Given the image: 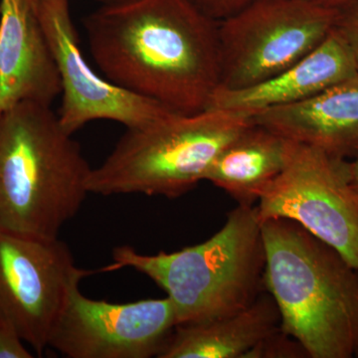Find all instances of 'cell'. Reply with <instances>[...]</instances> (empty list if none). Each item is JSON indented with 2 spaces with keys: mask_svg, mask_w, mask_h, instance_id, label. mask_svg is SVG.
<instances>
[{
  "mask_svg": "<svg viewBox=\"0 0 358 358\" xmlns=\"http://www.w3.org/2000/svg\"><path fill=\"white\" fill-rule=\"evenodd\" d=\"M83 24L110 83L178 114L207 109L220 84L218 21L189 0L101 6Z\"/></svg>",
  "mask_w": 358,
  "mask_h": 358,
  "instance_id": "6da1fadb",
  "label": "cell"
},
{
  "mask_svg": "<svg viewBox=\"0 0 358 358\" xmlns=\"http://www.w3.org/2000/svg\"><path fill=\"white\" fill-rule=\"evenodd\" d=\"M264 286L281 329L310 358L358 357V270L339 252L285 218L261 221Z\"/></svg>",
  "mask_w": 358,
  "mask_h": 358,
  "instance_id": "7a4b0ae2",
  "label": "cell"
},
{
  "mask_svg": "<svg viewBox=\"0 0 358 358\" xmlns=\"http://www.w3.org/2000/svg\"><path fill=\"white\" fill-rule=\"evenodd\" d=\"M92 167L51 106L0 115V231L54 239L90 194Z\"/></svg>",
  "mask_w": 358,
  "mask_h": 358,
  "instance_id": "3957f363",
  "label": "cell"
},
{
  "mask_svg": "<svg viewBox=\"0 0 358 358\" xmlns=\"http://www.w3.org/2000/svg\"><path fill=\"white\" fill-rule=\"evenodd\" d=\"M113 259L103 272L131 268L148 275L173 301L178 326L239 312L265 292V246L256 205L238 204L202 243L155 255L121 246Z\"/></svg>",
  "mask_w": 358,
  "mask_h": 358,
  "instance_id": "277c9868",
  "label": "cell"
},
{
  "mask_svg": "<svg viewBox=\"0 0 358 358\" xmlns=\"http://www.w3.org/2000/svg\"><path fill=\"white\" fill-rule=\"evenodd\" d=\"M253 122L245 113L206 109L192 115L171 112L127 129L109 157L92 169L89 192L182 196L205 180L223 148Z\"/></svg>",
  "mask_w": 358,
  "mask_h": 358,
  "instance_id": "5b68a950",
  "label": "cell"
},
{
  "mask_svg": "<svg viewBox=\"0 0 358 358\" xmlns=\"http://www.w3.org/2000/svg\"><path fill=\"white\" fill-rule=\"evenodd\" d=\"M338 15L303 0L250 2L218 22V88H248L299 62L327 38Z\"/></svg>",
  "mask_w": 358,
  "mask_h": 358,
  "instance_id": "8992f818",
  "label": "cell"
},
{
  "mask_svg": "<svg viewBox=\"0 0 358 358\" xmlns=\"http://www.w3.org/2000/svg\"><path fill=\"white\" fill-rule=\"evenodd\" d=\"M256 207L260 221H294L358 270V192L346 159L291 141L286 166Z\"/></svg>",
  "mask_w": 358,
  "mask_h": 358,
  "instance_id": "52a82bcc",
  "label": "cell"
},
{
  "mask_svg": "<svg viewBox=\"0 0 358 358\" xmlns=\"http://www.w3.org/2000/svg\"><path fill=\"white\" fill-rule=\"evenodd\" d=\"M93 273L77 267L59 238L0 231V310L38 355L49 348L73 285Z\"/></svg>",
  "mask_w": 358,
  "mask_h": 358,
  "instance_id": "ba28073f",
  "label": "cell"
},
{
  "mask_svg": "<svg viewBox=\"0 0 358 358\" xmlns=\"http://www.w3.org/2000/svg\"><path fill=\"white\" fill-rule=\"evenodd\" d=\"M80 282L70 289L49 348L70 358L159 357L178 324L171 299L92 300Z\"/></svg>",
  "mask_w": 358,
  "mask_h": 358,
  "instance_id": "9c48e42d",
  "label": "cell"
},
{
  "mask_svg": "<svg viewBox=\"0 0 358 358\" xmlns=\"http://www.w3.org/2000/svg\"><path fill=\"white\" fill-rule=\"evenodd\" d=\"M37 10L57 65L62 89L58 115L68 133L74 134L99 120L138 128L171 112L115 86L92 69L80 46L70 0H38Z\"/></svg>",
  "mask_w": 358,
  "mask_h": 358,
  "instance_id": "30bf717a",
  "label": "cell"
},
{
  "mask_svg": "<svg viewBox=\"0 0 358 358\" xmlns=\"http://www.w3.org/2000/svg\"><path fill=\"white\" fill-rule=\"evenodd\" d=\"M38 0H0V115L17 103L52 106L61 81Z\"/></svg>",
  "mask_w": 358,
  "mask_h": 358,
  "instance_id": "8fae6325",
  "label": "cell"
},
{
  "mask_svg": "<svg viewBox=\"0 0 358 358\" xmlns=\"http://www.w3.org/2000/svg\"><path fill=\"white\" fill-rule=\"evenodd\" d=\"M358 76L352 53L336 28L299 62L261 83L240 90L217 88L207 109L257 113L303 102L345 80Z\"/></svg>",
  "mask_w": 358,
  "mask_h": 358,
  "instance_id": "7c38bea8",
  "label": "cell"
},
{
  "mask_svg": "<svg viewBox=\"0 0 358 358\" xmlns=\"http://www.w3.org/2000/svg\"><path fill=\"white\" fill-rule=\"evenodd\" d=\"M257 124L287 140L334 157L358 152V76L303 102L272 108L253 115Z\"/></svg>",
  "mask_w": 358,
  "mask_h": 358,
  "instance_id": "4fadbf2b",
  "label": "cell"
},
{
  "mask_svg": "<svg viewBox=\"0 0 358 358\" xmlns=\"http://www.w3.org/2000/svg\"><path fill=\"white\" fill-rule=\"evenodd\" d=\"M280 327L279 310L265 291L239 312L179 324L159 358H245L261 339Z\"/></svg>",
  "mask_w": 358,
  "mask_h": 358,
  "instance_id": "5bb4252c",
  "label": "cell"
},
{
  "mask_svg": "<svg viewBox=\"0 0 358 358\" xmlns=\"http://www.w3.org/2000/svg\"><path fill=\"white\" fill-rule=\"evenodd\" d=\"M291 141L255 122L231 141L205 180L227 193L238 204L254 206L281 174Z\"/></svg>",
  "mask_w": 358,
  "mask_h": 358,
  "instance_id": "9a60e30c",
  "label": "cell"
},
{
  "mask_svg": "<svg viewBox=\"0 0 358 358\" xmlns=\"http://www.w3.org/2000/svg\"><path fill=\"white\" fill-rule=\"evenodd\" d=\"M245 358H310L307 350L281 329L261 339Z\"/></svg>",
  "mask_w": 358,
  "mask_h": 358,
  "instance_id": "2e32d148",
  "label": "cell"
},
{
  "mask_svg": "<svg viewBox=\"0 0 358 358\" xmlns=\"http://www.w3.org/2000/svg\"><path fill=\"white\" fill-rule=\"evenodd\" d=\"M334 28L348 45L358 75V0L338 9Z\"/></svg>",
  "mask_w": 358,
  "mask_h": 358,
  "instance_id": "e0dca14e",
  "label": "cell"
},
{
  "mask_svg": "<svg viewBox=\"0 0 358 358\" xmlns=\"http://www.w3.org/2000/svg\"><path fill=\"white\" fill-rule=\"evenodd\" d=\"M24 341L8 317L0 310V358H31Z\"/></svg>",
  "mask_w": 358,
  "mask_h": 358,
  "instance_id": "ac0fdd59",
  "label": "cell"
},
{
  "mask_svg": "<svg viewBox=\"0 0 358 358\" xmlns=\"http://www.w3.org/2000/svg\"><path fill=\"white\" fill-rule=\"evenodd\" d=\"M205 15L222 21L243 9L253 0H189Z\"/></svg>",
  "mask_w": 358,
  "mask_h": 358,
  "instance_id": "d6986e66",
  "label": "cell"
},
{
  "mask_svg": "<svg viewBox=\"0 0 358 358\" xmlns=\"http://www.w3.org/2000/svg\"><path fill=\"white\" fill-rule=\"evenodd\" d=\"M303 1L310 2L315 6L327 7V8L341 9L357 0H303Z\"/></svg>",
  "mask_w": 358,
  "mask_h": 358,
  "instance_id": "ffe728a7",
  "label": "cell"
},
{
  "mask_svg": "<svg viewBox=\"0 0 358 358\" xmlns=\"http://www.w3.org/2000/svg\"><path fill=\"white\" fill-rule=\"evenodd\" d=\"M348 169H350V180H352L353 187L358 192V152L355 160L348 162Z\"/></svg>",
  "mask_w": 358,
  "mask_h": 358,
  "instance_id": "44dd1931",
  "label": "cell"
},
{
  "mask_svg": "<svg viewBox=\"0 0 358 358\" xmlns=\"http://www.w3.org/2000/svg\"><path fill=\"white\" fill-rule=\"evenodd\" d=\"M100 6H120V4L129 3V2L136 1V0H93Z\"/></svg>",
  "mask_w": 358,
  "mask_h": 358,
  "instance_id": "7402d4cb",
  "label": "cell"
}]
</instances>
